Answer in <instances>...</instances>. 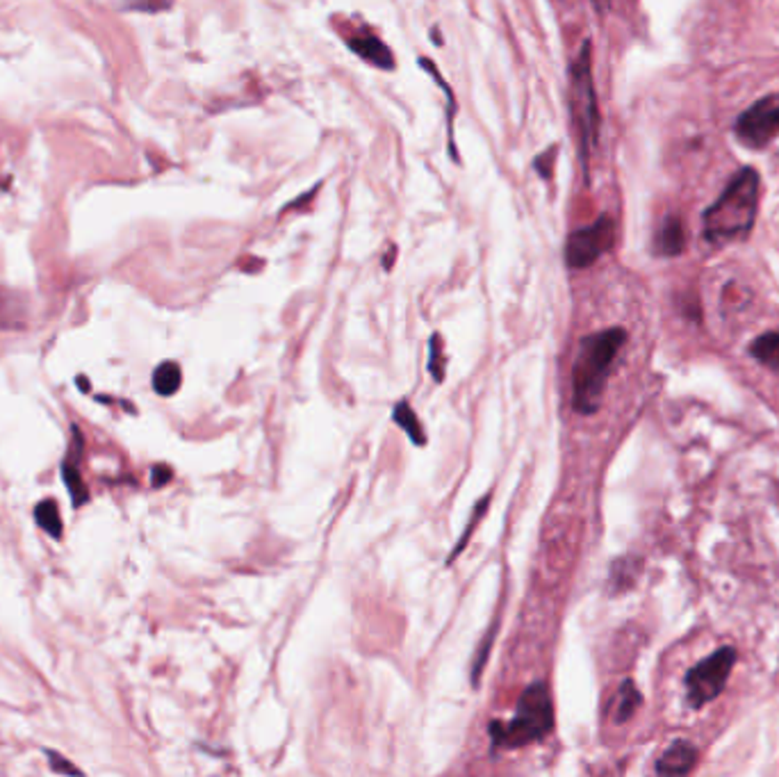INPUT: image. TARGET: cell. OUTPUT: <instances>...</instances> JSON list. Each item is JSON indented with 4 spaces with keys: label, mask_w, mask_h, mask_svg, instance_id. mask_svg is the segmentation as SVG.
<instances>
[{
    "label": "cell",
    "mask_w": 779,
    "mask_h": 777,
    "mask_svg": "<svg viewBox=\"0 0 779 777\" xmlns=\"http://www.w3.org/2000/svg\"><path fill=\"white\" fill-rule=\"evenodd\" d=\"M736 137L750 149H764L779 135V92L768 94L745 110L734 126Z\"/></svg>",
    "instance_id": "obj_6"
},
{
    "label": "cell",
    "mask_w": 779,
    "mask_h": 777,
    "mask_svg": "<svg viewBox=\"0 0 779 777\" xmlns=\"http://www.w3.org/2000/svg\"><path fill=\"white\" fill-rule=\"evenodd\" d=\"M750 354H752L761 365L779 372V331H770V333L759 335L757 340L752 342V347H750Z\"/></svg>",
    "instance_id": "obj_11"
},
{
    "label": "cell",
    "mask_w": 779,
    "mask_h": 777,
    "mask_svg": "<svg viewBox=\"0 0 779 777\" xmlns=\"http://www.w3.org/2000/svg\"><path fill=\"white\" fill-rule=\"evenodd\" d=\"M627 342L625 329H606L583 338L577 363L572 370L574 408L583 415H593L602 404L606 379L613 367L615 356Z\"/></svg>",
    "instance_id": "obj_1"
},
{
    "label": "cell",
    "mask_w": 779,
    "mask_h": 777,
    "mask_svg": "<svg viewBox=\"0 0 779 777\" xmlns=\"http://www.w3.org/2000/svg\"><path fill=\"white\" fill-rule=\"evenodd\" d=\"M394 422H397L399 427H402L403 431L408 433V438H410L415 445L426 443V436H424V431H422V424H419V420H418V415H415L413 408L408 406V402H402L394 406Z\"/></svg>",
    "instance_id": "obj_13"
},
{
    "label": "cell",
    "mask_w": 779,
    "mask_h": 777,
    "mask_svg": "<svg viewBox=\"0 0 779 777\" xmlns=\"http://www.w3.org/2000/svg\"><path fill=\"white\" fill-rule=\"evenodd\" d=\"M62 474H64V481H67V488H69V493H71L73 502H76V506H80L85 500H87V490L83 488V481H80V474H77L76 463H69L67 461L62 468Z\"/></svg>",
    "instance_id": "obj_16"
},
{
    "label": "cell",
    "mask_w": 779,
    "mask_h": 777,
    "mask_svg": "<svg viewBox=\"0 0 779 777\" xmlns=\"http://www.w3.org/2000/svg\"><path fill=\"white\" fill-rule=\"evenodd\" d=\"M570 108L572 119L579 128L581 139L583 160H588V153L595 149L599 137V108L597 94L593 85V60H590V42L581 46V53L570 67Z\"/></svg>",
    "instance_id": "obj_4"
},
{
    "label": "cell",
    "mask_w": 779,
    "mask_h": 777,
    "mask_svg": "<svg viewBox=\"0 0 779 777\" xmlns=\"http://www.w3.org/2000/svg\"><path fill=\"white\" fill-rule=\"evenodd\" d=\"M183 383V372L178 363H162L153 372V390L160 397L176 395Z\"/></svg>",
    "instance_id": "obj_12"
},
{
    "label": "cell",
    "mask_w": 779,
    "mask_h": 777,
    "mask_svg": "<svg viewBox=\"0 0 779 777\" xmlns=\"http://www.w3.org/2000/svg\"><path fill=\"white\" fill-rule=\"evenodd\" d=\"M491 645H492V629H491V634L485 636L483 648H479V657H476V661H475V670H472V682H475V684L479 682V675L483 673L485 659H488V654H491Z\"/></svg>",
    "instance_id": "obj_18"
},
{
    "label": "cell",
    "mask_w": 779,
    "mask_h": 777,
    "mask_svg": "<svg viewBox=\"0 0 779 777\" xmlns=\"http://www.w3.org/2000/svg\"><path fill=\"white\" fill-rule=\"evenodd\" d=\"M593 3H595V7H597V10H599V12H602V10H606V7H609V5H611V0H593Z\"/></svg>",
    "instance_id": "obj_24"
},
{
    "label": "cell",
    "mask_w": 779,
    "mask_h": 777,
    "mask_svg": "<svg viewBox=\"0 0 779 777\" xmlns=\"http://www.w3.org/2000/svg\"><path fill=\"white\" fill-rule=\"evenodd\" d=\"M554 727V707L548 686L538 682L520 695L515 716L508 723L495 721L491 725L492 741L497 746L522 748L540 741Z\"/></svg>",
    "instance_id": "obj_3"
},
{
    "label": "cell",
    "mask_w": 779,
    "mask_h": 777,
    "mask_svg": "<svg viewBox=\"0 0 779 777\" xmlns=\"http://www.w3.org/2000/svg\"><path fill=\"white\" fill-rule=\"evenodd\" d=\"M697 750L688 741H675L656 762L659 775H686L695 768Z\"/></svg>",
    "instance_id": "obj_8"
},
{
    "label": "cell",
    "mask_w": 779,
    "mask_h": 777,
    "mask_svg": "<svg viewBox=\"0 0 779 777\" xmlns=\"http://www.w3.org/2000/svg\"><path fill=\"white\" fill-rule=\"evenodd\" d=\"M734 664H736V650L734 648H720L702 659L700 664L693 666L686 673V700L693 709H702L711 700H716L718 695L723 693L727 686L729 675H732Z\"/></svg>",
    "instance_id": "obj_5"
},
{
    "label": "cell",
    "mask_w": 779,
    "mask_h": 777,
    "mask_svg": "<svg viewBox=\"0 0 779 777\" xmlns=\"http://www.w3.org/2000/svg\"><path fill=\"white\" fill-rule=\"evenodd\" d=\"M759 208V174L741 169L718 201L704 212V237L709 242H732L750 235Z\"/></svg>",
    "instance_id": "obj_2"
},
{
    "label": "cell",
    "mask_w": 779,
    "mask_h": 777,
    "mask_svg": "<svg viewBox=\"0 0 779 777\" xmlns=\"http://www.w3.org/2000/svg\"><path fill=\"white\" fill-rule=\"evenodd\" d=\"M169 479H171V470H166L165 465H158V468H153V486L155 488L165 486Z\"/></svg>",
    "instance_id": "obj_23"
},
{
    "label": "cell",
    "mask_w": 779,
    "mask_h": 777,
    "mask_svg": "<svg viewBox=\"0 0 779 777\" xmlns=\"http://www.w3.org/2000/svg\"><path fill=\"white\" fill-rule=\"evenodd\" d=\"M554 153H556V151H554V146H552L548 153L540 155V158H536V162H533V167H536V171H540L542 178H548L549 176V158H552Z\"/></svg>",
    "instance_id": "obj_21"
},
{
    "label": "cell",
    "mask_w": 779,
    "mask_h": 777,
    "mask_svg": "<svg viewBox=\"0 0 779 777\" xmlns=\"http://www.w3.org/2000/svg\"><path fill=\"white\" fill-rule=\"evenodd\" d=\"M35 518L39 522L46 534H51L53 538H60L62 536V518H60V509L53 500H44L42 504L35 509Z\"/></svg>",
    "instance_id": "obj_14"
},
{
    "label": "cell",
    "mask_w": 779,
    "mask_h": 777,
    "mask_svg": "<svg viewBox=\"0 0 779 777\" xmlns=\"http://www.w3.org/2000/svg\"><path fill=\"white\" fill-rule=\"evenodd\" d=\"M684 247H686V235H684L681 219L679 217H666L656 231L654 251L659 256H679Z\"/></svg>",
    "instance_id": "obj_10"
},
{
    "label": "cell",
    "mask_w": 779,
    "mask_h": 777,
    "mask_svg": "<svg viewBox=\"0 0 779 777\" xmlns=\"http://www.w3.org/2000/svg\"><path fill=\"white\" fill-rule=\"evenodd\" d=\"M130 7H134V10L155 12V10H162V7H169V3H166V0H130Z\"/></svg>",
    "instance_id": "obj_20"
},
{
    "label": "cell",
    "mask_w": 779,
    "mask_h": 777,
    "mask_svg": "<svg viewBox=\"0 0 779 777\" xmlns=\"http://www.w3.org/2000/svg\"><path fill=\"white\" fill-rule=\"evenodd\" d=\"M615 242V222L611 217H599L593 226L579 228L568 237L565 244V260L572 269H586L593 263H597V258L611 251Z\"/></svg>",
    "instance_id": "obj_7"
},
{
    "label": "cell",
    "mask_w": 779,
    "mask_h": 777,
    "mask_svg": "<svg viewBox=\"0 0 779 777\" xmlns=\"http://www.w3.org/2000/svg\"><path fill=\"white\" fill-rule=\"evenodd\" d=\"M488 500H491V497H485V500H483V502H479V506H476L475 515H472V520H470V525H467V531H465V534H463V536H460L458 547H456V550H454V554H451V556H456V554H458V552H460V550H463V547H465V545H467V536H470V534H472V529H475V527H476V520H479V513H483V511H485V509H488Z\"/></svg>",
    "instance_id": "obj_19"
},
{
    "label": "cell",
    "mask_w": 779,
    "mask_h": 777,
    "mask_svg": "<svg viewBox=\"0 0 779 777\" xmlns=\"http://www.w3.org/2000/svg\"><path fill=\"white\" fill-rule=\"evenodd\" d=\"M48 757H51V768H53V771H57V773H77L76 766H71V764L60 762L62 757L55 755V752H48Z\"/></svg>",
    "instance_id": "obj_22"
},
{
    "label": "cell",
    "mask_w": 779,
    "mask_h": 777,
    "mask_svg": "<svg viewBox=\"0 0 779 777\" xmlns=\"http://www.w3.org/2000/svg\"><path fill=\"white\" fill-rule=\"evenodd\" d=\"M428 358H431V361H428V370H431V374H434L435 381L440 383L444 379V370H442V367H440L442 358H440V338H438V335H434V338H431V347H428Z\"/></svg>",
    "instance_id": "obj_17"
},
{
    "label": "cell",
    "mask_w": 779,
    "mask_h": 777,
    "mask_svg": "<svg viewBox=\"0 0 779 777\" xmlns=\"http://www.w3.org/2000/svg\"><path fill=\"white\" fill-rule=\"evenodd\" d=\"M640 693L638 689L634 686V682L627 680L625 684L620 686V693H618V711H615V721L618 723H627L634 716V711L638 709L640 705Z\"/></svg>",
    "instance_id": "obj_15"
},
{
    "label": "cell",
    "mask_w": 779,
    "mask_h": 777,
    "mask_svg": "<svg viewBox=\"0 0 779 777\" xmlns=\"http://www.w3.org/2000/svg\"><path fill=\"white\" fill-rule=\"evenodd\" d=\"M349 48H352V51H356L358 55L365 60V62L374 64V67H378V69H393L394 67L393 51H390V48H387L385 44L378 39V37L356 35L349 39Z\"/></svg>",
    "instance_id": "obj_9"
}]
</instances>
